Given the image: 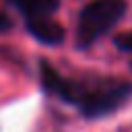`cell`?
Here are the masks:
<instances>
[{
	"instance_id": "cell-7",
	"label": "cell",
	"mask_w": 132,
	"mask_h": 132,
	"mask_svg": "<svg viewBox=\"0 0 132 132\" xmlns=\"http://www.w3.org/2000/svg\"><path fill=\"white\" fill-rule=\"evenodd\" d=\"M130 68H132V62H130Z\"/></svg>"
},
{
	"instance_id": "cell-4",
	"label": "cell",
	"mask_w": 132,
	"mask_h": 132,
	"mask_svg": "<svg viewBox=\"0 0 132 132\" xmlns=\"http://www.w3.org/2000/svg\"><path fill=\"white\" fill-rule=\"evenodd\" d=\"M25 21L31 19H47L60 8V0H8Z\"/></svg>"
},
{
	"instance_id": "cell-6",
	"label": "cell",
	"mask_w": 132,
	"mask_h": 132,
	"mask_svg": "<svg viewBox=\"0 0 132 132\" xmlns=\"http://www.w3.org/2000/svg\"><path fill=\"white\" fill-rule=\"evenodd\" d=\"M12 27H14L12 19H10L6 12H0V35H2V33H8Z\"/></svg>"
},
{
	"instance_id": "cell-3",
	"label": "cell",
	"mask_w": 132,
	"mask_h": 132,
	"mask_svg": "<svg viewBox=\"0 0 132 132\" xmlns=\"http://www.w3.org/2000/svg\"><path fill=\"white\" fill-rule=\"evenodd\" d=\"M25 27L29 31L31 37H35L39 43L43 45H60L66 37V31L64 27L54 21L52 16L47 19H31V21H25Z\"/></svg>"
},
{
	"instance_id": "cell-5",
	"label": "cell",
	"mask_w": 132,
	"mask_h": 132,
	"mask_svg": "<svg viewBox=\"0 0 132 132\" xmlns=\"http://www.w3.org/2000/svg\"><path fill=\"white\" fill-rule=\"evenodd\" d=\"M113 45H116L120 52L132 54V31H124V33H118V35L113 37Z\"/></svg>"
},
{
	"instance_id": "cell-2",
	"label": "cell",
	"mask_w": 132,
	"mask_h": 132,
	"mask_svg": "<svg viewBox=\"0 0 132 132\" xmlns=\"http://www.w3.org/2000/svg\"><path fill=\"white\" fill-rule=\"evenodd\" d=\"M126 0H91L76 19V47L89 50L105 37L126 14Z\"/></svg>"
},
{
	"instance_id": "cell-1",
	"label": "cell",
	"mask_w": 132,
	"mask_h": 132,
	"mask_svg": "<svg viewBox=\"0 0 132 132\" xmlns=\"http://www.w3.org/2000/svg\"><path fill=\"white\" fill-rule=\"evenodd\" d=\"M39 82L43 91L60 101L78 107L87 120H99L132 99V82L113 76H82L70 78L60 74L45 58L39 60Z\"/></svg>"
}]
</instances>
